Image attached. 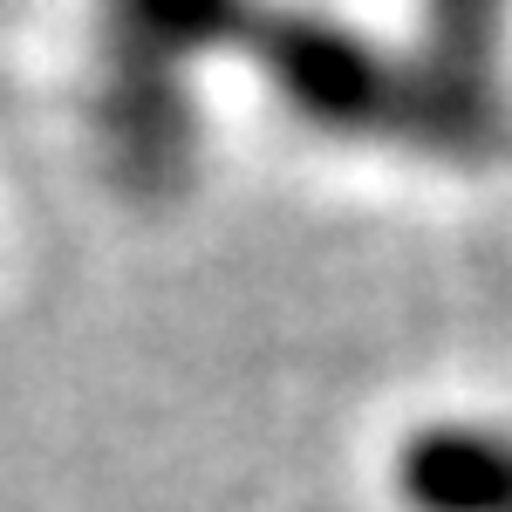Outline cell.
<instances>
[{
    "label": "cell",
    "instance_id": "cell-3",
    "mask_svg": "<svg viewBox=\"0 0 512 512\" xmlns=\"http://www.w3.org/2000/svg\"><path fill=\"white\" fill-rule=\"evenodd\" d=\"M117 7V55L178 69V55H198L239 28V0H110Z\"/></svg>",
    "mask_w": 512,
    "mask_h": 512
},
{
    "label": "cell",
    "instance_id": "cell-2",
    "mask_svg": "<svg viewBox=\"0 0 512 512\" xmlns=\"http://www.w3.org/2000/svg\"><path fill=\"white\" fill-rule=\"evenodd\" d=\"M403 492L417 512H512V437L424 431L403 451Z\"/></svg>",
    "mask_w": 512,
    "mask_h": 512
},
{
    "label": "cell",
    "instance_id": "cell-1",
    "mask_svg": "<svg viewBox=\"0 0 512 512\" xmlns=\"http://www.w3.org/2000/svg\"><path fill=\"white\" fill-rule=\"evenodd\" d=\"M267 62H274L280 89L301 117L328 123V130H376L396 123V82L390 69L362 48L355 35L328 28V21H301V14H280L267 28Z\"/></svg>",
    "mask_w": 512,
    "mask_h": 512
}]
</instances>
